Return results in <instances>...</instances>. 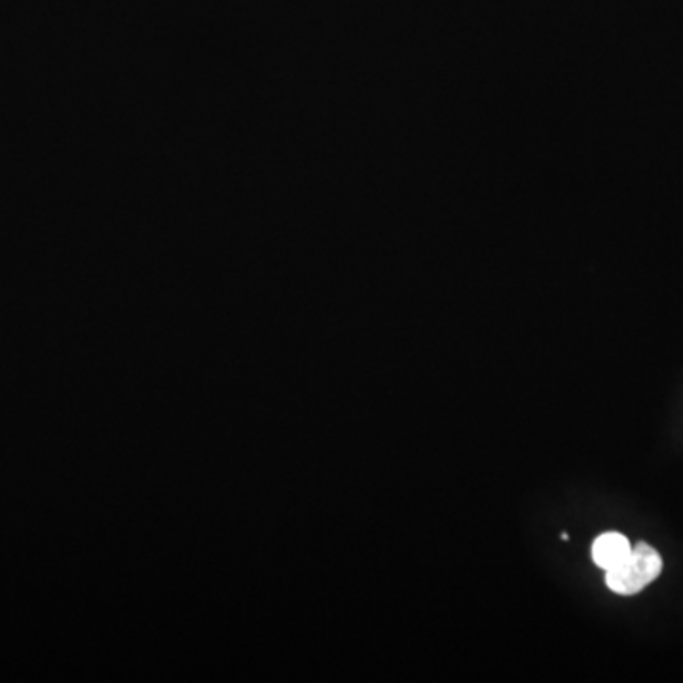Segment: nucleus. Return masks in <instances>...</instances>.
<instances>
[{
  "label": "nucleus",
  "mask_w": 683,
  "mask_h": 683,
  "mask_svg": "<svg viewBox=\"0 0 683 683\" xmlns=\"http://www.w3.org/2000/svg\"><path fill=\"white\" fill-rule=\"evenodd\" d=\"M663 572V558L649 543L632 547L627 558L606 572V585L621 596H632L644 591Z\"/></svg>",
  "instance_id": "obj_1"
},
{
  "label": "nucleus",
  "mask_w": 683,
  "mask_h": 683,
  "mask_svg": "<svg viewBox=\"0 0 683 683\" xmlns=\"http://www.w3.org/2000/svg\"><path fill=\"white\" fill-rule=\"evenodd\" d=\"M630 551H632V545H630L627 537L623 534H617V532H606V534L594 539L592 560L598 568L608 572L617 564H621Z\"/></svg>",
  "instance_id": "obj_2"
}]
</instances>
